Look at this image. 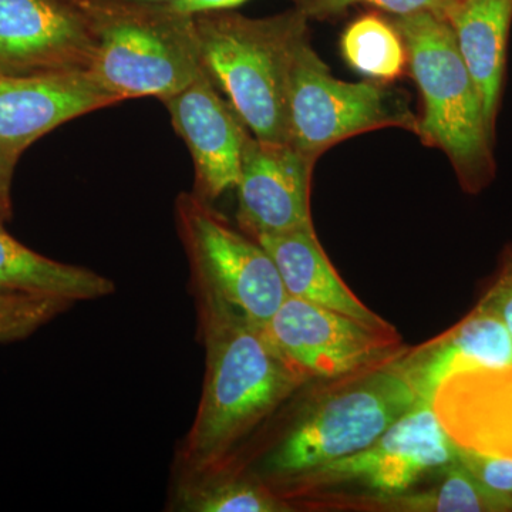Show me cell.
<instances>
[{
    "label": "cell",
    "mask_w": 512,
    "mask_h": 512,
    "mask_svg": "<svg viewBox=\"0 0 512 512\" xmlns=\"http://www.w3.org/2000/svg\"><path fill=\"white\" fill-rule=\"evenodd\" d=\"M248 0H177L171 3L181 12L198 15V13L215 12V10H231L244 5Z\"/></svg>",
    "instance_id": "25"
},
{
    "label": "cell",
    "mask_w": 512,
    "mask_h": 512,
    "mask_svg": "<svg viewBox=\"0 0 512 512\" xmlns=\"http://www.w3.org/2000/svg\"><path fill=\"white\" fill-rule=\"evenodd\" d=\"M397 127L417 134L419 117L409 97L387 83L336 79L309 39L296 36L286 83V143L318 160L340 141L367 131Z\"/></svg>",
    "instance_id": "6"
},
{
    "label": "cell",
    "mask_w": 512,
    "mask_h": 512,
    "mask_svg": "<svg viewBox=\"0 0 512 512\" xmlns=\"http://www.w3.org/2000/svg\"><path fill=\"white\" fill-rule=\"evenodd\" d=\"M6 222L0 214V293L55 296L77 303L116 292V285L107 276L37 254L9 234Z\"/></svg>",
    "instance_id": "18"
},
{
    "label": "cell",
    "mask_w": 512,
    "mask_h": 512,
    "mask_svg": "<svg viewBox=\"0 0 512 512\" xmlns=\"http://www.w3.org/2000/svg\"><path fill=\"white\" fill-rule=\"evenodd\" d=\"M397 360L421 402L433 404L440 387L453 376L512 366V338L494 313L477 305L453 328L417 348L404 349Z\"/></svg>",
    "instance_id": "14"
},
{
    "label": "cell",
    "mask_w": 512,
    "mask_h": 512,
    "mask_svg": "<svg viewBox=\"0 0 512 512\" xmlns=\"http://www.w3.org/2000/svg\"><path fill=\"white\" fill-rule=\"evenodd\" d=\"M345 62L373 82L390 83L409 67L406 43L390 20L365 15L350 23L340 39Z\"/></svg>",
    "instance_id": "20"
},
{
    "label": "cell",
    "mask_w": 512,
    "mask_h": 512,
    "mask_svg": "<svg viewBox=\"0 0 512 512\" xmlns=\"http://www.w3.org/2000/svg\"><path fill=\"white\" fill-rule=\"evenodd\" d=\"M390 22L406 43L410 73L423 100L416 136L443 151L463 190L478 194L495 177L494 130L453 30L433 12L393 16Z\"/></svg>",
    "instance_id": "2"
},
{
    "label": "cell",
    "mask_w": 512,
    "mask_h": 512,
    "mask_svg": "<svg viewBox=\"0 0 512 512\" xmlns=\"http://www.w3.org/2000/svg\"><path fill=\"white\" fill-rule=\"evenodd\" d=\"M94 55L84 0H0V73L90 74Z\"/></svg>",
    "instance_id": "10"
},
{
    "label": "cell",
    "mask_w": 512,
    "mask_h": 512,
    "mask_svg": "<svg viewBox=\"0 0 512 512\" xmlns=\"http://www.w3.org/2000/svg\"><path fill=\"white\" fill-rule=\"evenodd\" d=\"M22 154L0 146V214L6 220H12V181L16 165Z\"/></svg>",
    "instance_id": "24"
},
{
    "label": "cell",
    "mask_w": 512,
    "mask_h": 512,
    "mask_svg": "<svg viewBox=\"0 0 512 512\" xmlns=\"http://www.w3.org/2000/svg\"><path fill=\"white\" fill-rule=\"evenodd\" d=\"M148 2L174 3V2H177V0H148Z\"/></svg>",
    "instance_id": "27"
},
{
    "label": "cell",
    "mask_w": 512,
    "mask_h": 512,
    "mask_svg": "<svg viewBox=\"0 0 512 512\" xmlns=\"http://www.w3.org/2000/svg\"><path fill=\"white\" fill-rule=\"evenodd\" d=\"M453 0H295V8L311 19H330L342 15L353 6H373L393 16H409L420 12L441 13Z\"/></svg>",
    "instance_id": "22"
},
{
    "label": "cell",
    "mask_w": 512,
    "mask_h": 512,
    "mask_svg": "<svg viewBox=\"0 0 512 512\" xmlns=\"http://www.w3.org/2000/svg\"><path fill=\"white\" fill-rule=\"evenodd\" d=\"M84 3L96 39L90 76L120 101H163L204 72L194 15L148 0Z\"/></svg>",
    "instance_id": "3"
},
{
    "label": "cell",
    "mask_w": 512,
    "mask_h": 512,
    "mask_svg": "<svg viewBox=\"0 0 512 512\" xmlns=\"http://www.w3.org/2000/svg\"><path fill=\"white\" fill-rule=\"evenodd\" d=\"M266 336L306 380L343 379L389 362L406 349L399 332L286 296L264 326Z\"/></svg>",
    "instance_id": "9"
},
{
    "label": "cell",
    "mask_w": 512,
    "mask_h": 512,
    "mask_svg": "<svg viewBox=\"0 0 512 512\" xmlns=\"http://www.w3.org/2000/svg\"><path fill=\"white\" fill-rule=\"evenodd\" d=\"M478 305L494 313L512 338V265H501L500 274Z\"/></svg>",
    "instance_id": "23"
},
{
    "label": "cell",
    "mask_w": 512,
    "mask_h": 512,
    "mask_svg": "<svg viewBox=\"0 0 512 512\" xmlns=\"http://www.w3.org/2000/svg\"><path fill=\"white\" fill-rule=\"evenodd\" d=\"M201 64L255 138L286 143V83L296 36L309 19L296 8L264 19L231 10L194 15Z\"/></svg>",
    "instance_id": "5"
},
{
    "label": "cell",
    "mask_w": 512,
    "mask_h": 512,
    "mask_svg": "<svg viewBox=\"0 0 512 512\" xmlns=\"http://www.w3.org/2000/svg\"><path fill=\"white\" fill-rule=\"evenodd\" d=\"M458 446L433 404L419 403L365 450L272 485L293 507L335 488L396 494L456 461Z\"/></svg>",
    "instance_id": "7"
},
{
    "label": "cell",
    "mask_w": 512,
    "mask_h": 512,
    "mask_svg": "<svg viewBox=\"0 0 512 512\" xmlns=\"http://www.w3.org/2000/svg\"><path fill=\"white\" fill-rule=\"evenodd\" d=\"M256 241L274 259L286 295L338 312L370 328L396 329L382 316L367 308L340 278L320 245L315 228L264 235Z\"/></svg>",
    "instance_id": "15"
},
{
    "label": "cell",
    "mask_w": 512,
    "mask_h": 512,
    "mask_svg": "<svg viewBox=\"0 0 512 512\" xmlns=\"http://www.w3.org/2000/svg\"><path fill=\"white\" fill-rule=\"evenodd\" d=\"M476 83L488 124L495 131L503 96L512 0H453L441 13Z\"/></svg>",
    "instance_id": "16"
},
{
    "label": "cell",
    "mask_w": 512,
    "mask_h": 512,
    "mask_svg": "<svg viewBox=\"0 0 512 512\" xmlns=\"http://www.w3.org/2000/svg\"><path fill=\"white\" fill-rule=\"evenodd\" d=\"M389 362L335 380L306 407L254 471L269 488L365 450L421 402L399 365Z\"/></svg>",
    "instance_id": "4"
},
{
    "label": "cell",
    "mask_w": 512,
    "mask_h": 512,
    "mask_svg": "<svg viewBox=\"0 0 512 512\" xmlns=\"http://www.w3.org/2000/svg\"><path fill=\"white\" fill-rule=\"evenodd\" d=\"M303 503L305 507L384 512H511L512 497L497 493L477 480L461 461H453L439 473V481L423 490L396 494H348Z\"/></svg>",
    "instance_id": "17"
},
{
    "label": "cell",
    "mask_w": 512,
    "mask_h": 512,
    "mask_svg": "<svg viewBox=\"0 0 512 512\" xmlns=\"http://www.w3.org/2000/svg\"><path fill=\"white\" fill-rule=\"evenodd\" d=\"M168 510L181 512H291L254 471L229 460L198 473L173 474Z\"/></svg>",
    "instance_id": "19"
},
{
    "label": "cell",
    "mask_w": 512,
    "mask_h": 512,
    "mask_svg": "<svg viewBox=\"0 0 512 512\" xmlns=\"http://www.w3.org/2000/svg\"><path fill=\"white\" fill-rule=\"evenodd\" d=\"M503 265H512V244L504 249Z\"/></svg>",
    "instance_id": "26"
},
{
    "label": "cell",
    "mask_w": 512,
    "mask_h": 512,
    "mask_svg": "<svg viewBox=\"0 0 512 512\" xmlns=\"http://www.w3.org/2000/svg\"><path fill=\"white\" fill-rule=\"evenodd\" d=\"M205 352L200 403L175 451L173 474L227 463L305 379L279 353L264 326L214 293L191 288Z\"/></svg>",
    "instance_id": "1"
},
{
    "label": "cell",
    "mask_w": 512,
    "mask_h": 512,
    "mask_svg": "<svg viewBox=\"0 0 512 512\" xmlns=\"http://www.w3.org/2000/svg\"><path fill=\"white\" fill-rule=\"evenodd\" d=\"M315 160L288 143L249 136L237 183L239 228L249 237L313 228L311 181Z\"/></svg>",
    "instance_id": "11"
},
{
    "label": "cell",
    "mask_w": 512,
    "mask_h": 512,
    "mask_svg": "<svg viewBox=\"0 0 512 512\" xmlns=\"http://www.w3.org/2000/svg\"><path fill=\"white\" fill-rule=\"evenodd\" d=\"M175 224L190 264L191 288L220 296L265 326L288 296L268 251L194 192L178 195Z\"/></svg>",
    "instance_id": "8"
},
{
    "label": "cell",
    "mask_w": 512,
    "mask_h": 512,
    "mask_svg": "<svg viewBox=\"0 0 512 512\" xmlns=\"http://www.w3.org/2000/svg\"><path fill=\"white\" fill-rule=\"evenodd\" d=\"M171 123L194 163V194L214 202L237 187L242 148L251 136L207 73L163 100Z\"/></svg>",
    "instance_id": "12"
},
{
    "label": "cell",
    "mask_w": 512,
    "mask_h": 512,
    "mask_svg": "<svg viewBox=\"0 0 512 512\" xmlns=\"http://www.w3.org/2000/svg\"><path fill=\"white\" fill-rule=\"evenodd\" d=\"M73 305L55 296L0 293V345L28 339Z\"/></svg>",
    "instance_id": "21"
},
{
    "label": "cell",
    "mask_w": 512,
    "mask_h": 512,
    "mask_svg": "<svg viewBox=\"0 0 512 512\" xmlns=\"http://www.w3.org/2000/svg\"><path fill=\"white\" fill-rule=\"evenodd\" d=\"M119 103L90 74L0 73V146L23 154L67 121Z\"/></svg>",
    "instance_id": "13"
}]
</instances>
